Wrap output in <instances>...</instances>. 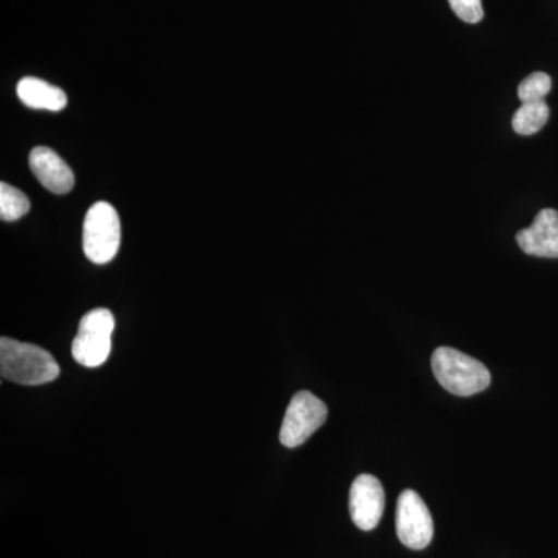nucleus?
<instances>
[{"label":"nucleus","instance_id":"f257e3e1","mask_svg":"<svg viewBox=\"0 0 558 558\" xmlns=\"http://www.w3.org/2000/svg\"><path fill=\"white\" fill-rule=\"evenodd\" d=\"M0 374L14 384L36 387L49 384L60 376L57 360L36 344L2 337L0 339Z\"/></svg>","mask_w":558,"mask_h":558},{"label":"nucleus","instance_id":"f03ea898","mask_svg":"<svg viewBox=\"0 0 558 558\" xmlns=\"http://www.w3.org/2000/svg\"><path fill=\"white\" fill-rule=\"evenodd\" d=\"M432 368L436 379L454 396L476 395L490 385V373L480 360L453 348H438L433 352Z\"/></svg>","mask_w":558,"mask_h":558},{"label":"nucleus","instance_id":"7ed1b4c3","mask_svg":"<svg viewBox=\"0 0 558 558\" xmlns=\"http://www.w3.org/2000/svg\"><path fill=\"white\" fill-rule=\"evenodd\" d=\"M121 244L119 213L108 202L92 205L84 219L83 248L94 264H108L116 258Z\"/></svg>","mask_w":558,"mask_h":558},{"label":"nucleus","instance_id":"20e7f679","mask_svg":"<svg viewBox=\"0 0 558 558\" xmlns=\"http://www.w3.org/2000/svg\"><path fill=\"white\" fill-rule=\"evenodd\" d=\"M116 318L109 310L87 312L80 322L78 333L72 343V355L80 365L97 368L109 359Z\"/></svg>","mask_w":558,"mask_h":558},{"label":"nucleus","instance_id":"39448f33","mask_svg":"<svg viewBox=\"0 0 558 558\" xmlns=\"http://www.w3.org/2000/svg\"><path fill=\"white\" fill-rule=\"evenodd\" d=\"M328 418V407L310 391H300L290 400L279 440L288 449H295L314 435Z\"/></svg>","mask_w":558,"mask_h":558},{"label":"nucleus","instance_id":"423d86ee","mask_svg":"<svg viewBox=\"0 0 558 558\" xmlns=\"http://www.w3.org/2000/svg\"><path fill=\"white\" fill-rule=\"evenodd\" d=\"M396 532L402 545L410 549H425L432 543V513L414 490L400 494L396 509Z\"/></svg>","mask_w":558,"mask_h":558},{"label":"nucleus","instance_id":"0eeeda50","mask_svg":"<svg viewBox=\"0 0 558 558\" xmlns=\"http://www.w3.org/2000/svg\"><path fill=\"white\" fill-rule=\"evenodd\" d=\"M385 509V492L380 481L373 475H360L349 492V512L355 526L373 531L380 523Z\"/></svg>","mask_w":558,"mask_h":558},{"label":"nucleus","instance_id":"6e6552de","mask_svg":"<svg viewBox=\"0 0 558 558\" xmlns=\"http://www.w3.org/2000/svg\"><path fill=\"white\" fill-rule=\"evenodd\" d=\"M517 242L527 255L539 256V258H558L557 209H542L529 229L517 233Z\"/></svg>","mask_w":558,"mask_h":558},{"label":"nucleus","instance_id":"1a4fd4ad","mask_svg":"<svg viewBox=\"0 0 558 558\" xmlns=\"http://www.w3.org/2000/svg\"><path fill=\"white\" fill-rule=\"evenodd\" d=\"M31 168L44 189L54 194H68L75 185V175L68 163L47 146H36L31 153Z\"/></svg>","mask_w":558,"mask_h":558},{"label":"nucleus","instance_id":"9d476101","mask_svg":"<svg viewBox=\"0 0 558 558\" xmlns=\"http://www.w3.org/2000/svg\"><path fill=\"white\" fill-rule=\"evenodd\" d=\"M17 97L32 109L58 112L68 106V95L60 87L33 76H25L17 83Z\"/></svg>","mask_w":558,"mask_h":558},{"label":"nucleus","instance_id":"9b49d317","mask_svg":"<svg viewBox=\"0 0 558 558\" xmlns=\"http://www.w3.org/2000/svg\"><path fill=\"white\" fill-rule=\"evenodd\" d=\"M549 120V108L545 101L523 102L513 113L512 128L517 134L534 135L545 128Z\"/></svg>","mask_w":558,"mask_h":558},{"label":"nucleus","instance_id":"f8f14e48","mask_svg":"<svg viewBox=\"0 0 558 558\" xmlns=\"http://www.w3.org/2000/svg\"><path fill=\"white\" fill-rule=\"evenodd\" d=\"M31 211V201L21 190L13 189L9 183H0V219L13 222Z\"/></svg>","mask_w":558,"mask_h":558},{"label":"nucleus","instance_id":"ddd939ff","mask_svg":"<svg viewBox=\"0 0 558 558\" xmlns=\"http://www.w3.org/2000/svg\"><path fill=\"white\" fill-rule=\"evenodd\" d=\"M553 87L550 76L545 72H535L527 78L521 81L519 86V98L521 102L545 101L546 95Z\"/></svg>","mask_w":558,"mask_h":558},{"label":"nucleus","instance_id":"4468645a","mask_svg":"<svg viewBox=\"0 0 558 558\" xmlns=\"http://www.w3.org/2000/svg\"><path fill=\"white\" fill-rule=\"evenodd\" d=\"M449 3L459 20L468 24H478L483 21L484 10L481 0H449Z\"/></svg>","mask_w":558,"mask_h":558}]
</instances>
